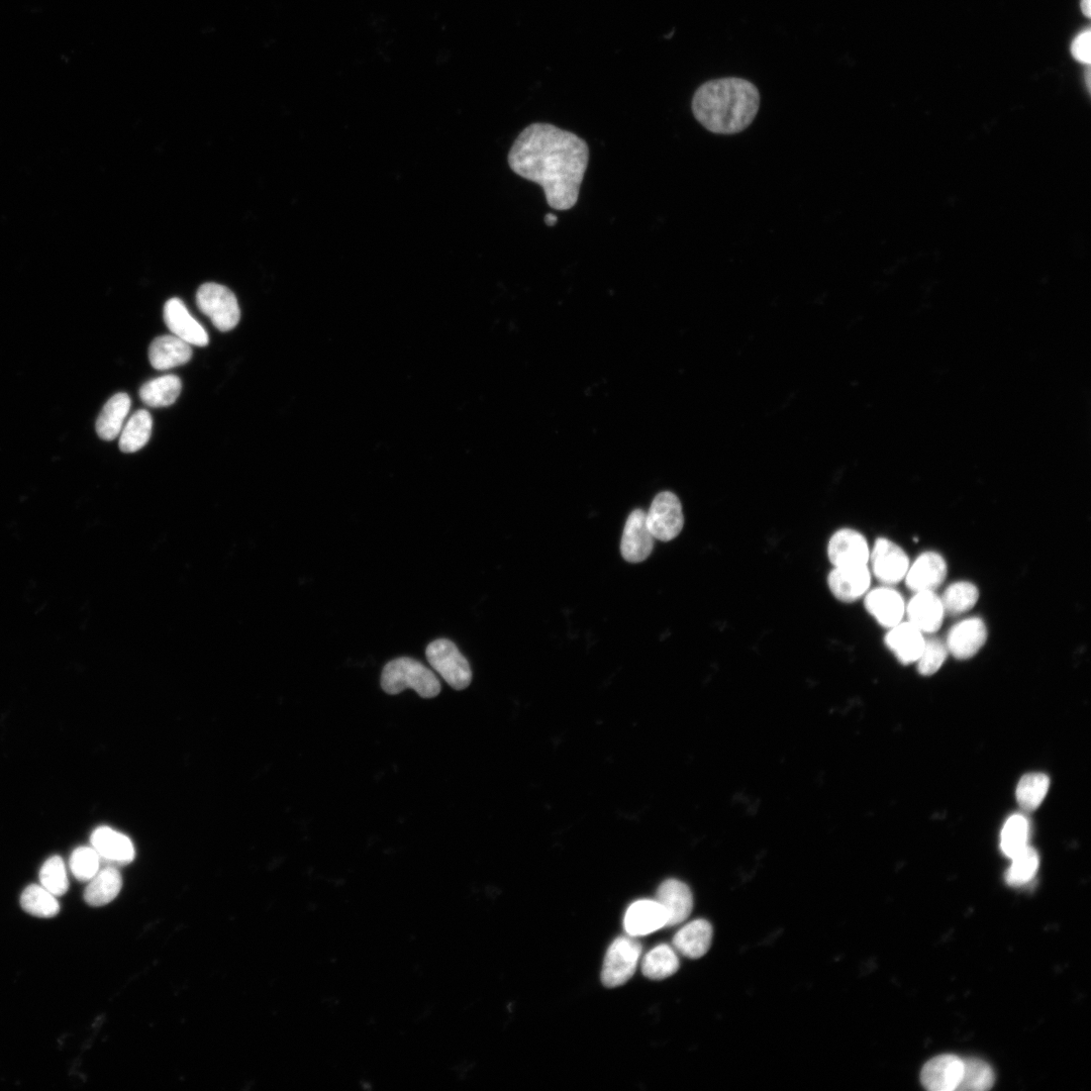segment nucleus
<instances>
[{"mask_svg": "<svg viewBox=\"0 0 1091 1091\" xmlns=\"http://www.w3.org/2000/svg\"><path fill=\"white\" fill-rule=\"evenodd\" d=\"M101 857L94 848L79 847L73 851L69 865L71 872L79 881H89L99 871Z\"/></svg>", "mask_w": 1091, "mask_h": 1091, "instance_id": "c9c22d12", "label": "nucleus"}, {"mask_svg": "<svg viewBox=\"0 0 1091 1091\" xmlns=\"http://www.w3.org/2000/svg\"><path fill=\"white\" fill-rule=\"evenodd\" d=\"M646 521L654 539L662 542L675 539L684 526L682 506L676 495L669 491L659 493L647 513Z\"/></svg>", "mask_w": 1091, "mask_h": 1091, "instance_id": "6e6552de", "label": "nucleus"}, {"mask_svg": "<svg viewBox=\"0 0 1091 1091\" xmlns=\"http://www.w3.org/2000/svg\"><path fill=\"white\" fill-rule=\"evenodd\" d=\"M1040 864L1037 851L1029 845L1012 858V865L1006 872L1009 885L1018 887L1029 883L1036 875Z\"/></svg>", "mask_w": 1091, "mask_h": 1091, "instance_id": "72a5a7b5", "label": "nucleus"}, {"mask_svg": "<svg viewBox=\"0 0 1091 1091\" xmlns=\"http://www.w3.org/2000/svg\"><path fill=\"white\" fill-rule=\"evenodd\" d=\"M963 1075V1059L945 1054L930 1060L923 1068V1085L932 1091L957 1090Z\"/></svg>", "mask_w": 1091, "mask_h": 1091, "instance_id": "f3484780", "label": "nucleus"}, {"mask_svg": "<svg viewBox=\"0 0 1091 1091\" xmlns=\"http://www.w3.org/2000/svg\"><path fill=\"white\" fill-rule=\"evenodd\" d=\"M713 941V927L706 920H696L681 928L673 938L677 953L690 959L705 956Z\"/></svg>", "mask_w": 1091, "mask_h": 1091, "instance_id": "4be33fe9", "label": "nucleus"}, {"mask_svg": "<svg viewBox=\"0 0 1091 1091\" xmlns=\"http://www.w3.org/2000/svg\"><path fill=\"white\" fill-rule=\"evenodd\" d=\"M153 429V420L149 412H136L123 428L120 437V449L124 453H135L149 442Z\"/></svg>", "mask_w": 1091, "mask_h": 1091, "instance_id": "cd10ccee", "label": "nucleus"}, {"mask_svg": "<svg viewBox=\"0 0 1091 1091\" xmlns=\"http://www.w3.org/2000/svg\"><path fill=\"white\" fill-rule=\"evenodd\" d=\"M643 952L642 944L632 936H621L610 946L603 966L602 982L614 988L626 984L635 974Z\"/></svg>", "mask_w": 1091, "mask_h": 1091, "instance_id": "39448f33", "label": "nucleus"}, {"mask_svg": "<svg viewBox=\"0 0 1091 1091\" xmlns=\"http://www.w3.org/2000/svg\"><path fill=\"white\" fill-rule=\"evenodd\" d=\"M53 894L42 885L32 884L22 894L21 906L28 914L42 919H51L60 912V905Z\"/></svg>", "mask_w": 1091, "mask_h": 1091, "instance_id": "c756f323", "label": "nucleus"}, {"mask_svg": "<svg viewBox=\"0 0 1091 1091\" xmlns=\"http://www.w3.org/2000/svg\"><path fill=\"white\" fill-rule=\"evenodd\" d=\"M646 517L647 514L643 510H636L627 520L621 552L624 559L630 563L645 561L654 549L655 539L648 528Z\"/></svg>", "mask_w": 1091, "mask_h": 1091, "instance_id": "ddd939ff", "label": "nucleus"}, {"mask_svg": "<svg viewBox=\"0 0 1091 1091\" xmlns=\"http://www.w3.org/2000/svg\"><path fill=\"white\" fill-rule=\"evenodd\" d=\"M91 844L101 859L115 864H128L135 858L132 841L109 828L99 827L91 835Z\"/></svg>", "mask_w": 1091, "mask_h": 1091, "instance_id": "412c9836", "label": "nucleus"}, {"mask_svg": "<svg viewBox=\"0 0 1091 1091\" xmlns=\"http://www.w3.org/2000/svg\"><path fill=\"white\" fill-rule=\"evenodd\" d=\"M667 916L656 900H641L627 910L624 927L627 935L639 938L666 927Z\"/></svg>", "mask_w": 1091, "mask_h": 1091, "instance_id": "6ab92c4d", "label": "nucleus"}, {"mask_svg": "<svg viewBox=\"0 0 1091 1091\" xmlns=\"http://www.w3.org/2000/svg\"><path fill=\"white\" fill-rule=\"evenodd\" d=\"M987 640V628L984 621L971 617L954 625L947 636L948 652L958 660H967L975 656Z\"/></svg>", "mask_w": 1091, "mask_h": 1091, "instance_id": "9b49d317", "label": "nucleus"}, {"mask_svg": "<svg viewBox=\"0 0 1091 1091\" xmlns=\"http://www.w3.org/2000/svg\"><path fill=\"white\" fill-rule=\"evenodd\" d=\"M1090 42L1091 36L1089 31H1085L1079 34L1071 45L1072 56L1079 62L1090 64Z\"/></svg>", "mask_w": 1091, "mask_h": 1091, "instance_id": "4c0bfd02", "label": "nucleus"}, {"mask_svg": "<svg viewBox=\"0 0 1091 1091\" xmlns=\"http://www.w3.org/2000/svg\"><path fill=\"white\" fill-rule=\"evenodd\" d=\"M1086 84H1087V87H1088V88H1090V72H1089V68H1087V70H1086Z\"/></svg>", "mask_w": 1091, "mask_h": 1091, "instance_id": "a19ab883", "label": "nucleus"}, {"mask_svg": "<svg viewBox=\"0 0 1091 1091\" xmlns=\"http://www.w3.org/2000/svg\"><path fill=\"white\" fill-rule=\"evenodd\" d=\"M946 614L958 616L968 613L979 600V590L971 582L958 581L947 587L941 597Z\"/></svg>", "mask_w": 1091, "mask_h": 1091, "instance_id": "c85d7f7f", "label": "nucleus"}, {"mask_svg": "<svg viewBox=\"0 0 1091 1091\" xmlns=\"http://www.w3.org/2000/svg\"><path fill=\"white\" fill-rule=\"evenodd\" d=\"M870 584L868 565L834 567L828 576V585L834 597L847 604L863 598Z\"/></svg>", "mask_w": 1091, "mask_h": 1091, "instance_id": "f8f14e48", "label": "nucleus"}, {"mask_svg": "<svg viewBox=\"0 0 1091 1091\" xmlns=\"http://www.w3.org/2000/svg\"><path fill=\"white\" fill-rule=\"evenodd\" d=\"M1090 2H1091V0H1081V3H1080L1081 11H1082L1083 15L1086 18H1090V16H1091Z\"/></svg>", "mask_w": 1091, "mask_h": 1091, "instance_id": "58836bf2", "label": "nucleus"}, {"mask_svg": "<svg viewBox=\"0 0 1091 1091\" xmlns=\"http://www.w3.org/2000/svg\"><path fill=\"white\" fill-rule=\"evenodd\" d=\"M885 644L896 655L898 660L905 664L917 663L920 658L926 639L917 627L910 622H902L890 628L885 636Z\"/></svg>", "mask_w": 1091, "mask_h": 1091, "instance_id": "aec40b11", "label": "nucleus"}, {"mask_svg": "<svg viewBox=\"0 0 1091 1091\" xmlns=\"http://www.w3.org/2000/svg\"><path fill=\"white\" fill-rule=\"evenodd\" d=\"M123 886L121 873L115 867L98 871L89 880L84 891V900L91 907H103L112 903L120 894Z\"/></svg>", "mask_w": 1091, "mask_h": 1091, "instance_id": "b1692460", "label": "nucleus"}, {"mask_svg": "<svg viewBox=\"0 0 1091 1091\" xmlns=\"http://www.w3.org/2000/svg\"><path fill=\"white\" fill-rule=\"evenodd\" d=\"M995 1084V1073L981 1059H963V1075L957 1090L984 1091Z\"/></svg>", "mask_w": 1091, "mask_h": 1091, "instance_id": "2f4dec72", "label": "nucleus"}, {"mask_svg": "<svg viewBox=\"0 0 1091 1091\" xmlns=\"http://www.w3.org/2000/svg\"><path fill=\"white\" fill-rule=\"evenodd\" d=\"M426 655L430 665L452 688L463 690L470 685V664L453 642L436 640L427 647Z\"/></svg>", "mask_w": 1091, "mask_h": 1091, "instance_id": "423d86ee", "label": "nucleus"}, {"mask_svg": "<svg viewBox=\"0 0 1091 1091\" xmlns=\"http://www.w3.org/2000/svg\"><path fill=\"white\" fill-rule=\"evenodd\" d=\"M871 573L884 585H896L905 580L911 565L909 556L898 544L885 539L876 540L870 551Z\"/></svg>", "mask_w": 1091, "mask_h": 1091, "instance_id": "0eeeda50", "label": "nucleus"}, {"mask_svg": "<svg viewBox=\"0 0 1091 1091\" xmlns=\"http://www.w3.org/2000/svg\"><path fill=\"white\" fill-rule=\"evenodd\" d=\"M656 901L666 913V927L683 923L693 909V897L689 887L676 879H668L659 886Z\"/></svg>", "mask_w": 1091, "mask_h": 1091, "instance_id": "a211bd4d", "label": "nucleus"}, {"mask_svg": "<svg viewBox=\"0 0 1091 1091\" xmlns=\"http://www.w3.org/2000/svg\"><path fill=\"white\" fill-rule=\"evenodd\" d=\"M1030 825L1023 815L1017 814L1006 822L1001 838L1003 853L1013 858L1028 846Z\"/></svg>", "mask_w": 1091, "mask_h": 1091, "instance_id": "473e14b6", "label": "nucleus"}, {"mask_svg": "<svg viewBox=\"0 0 1091 1091\" xmlns=\"http://www.w3.org/2000/svg\"><path fill=\"white\" fill-rule=\"evenodd\" d=\"M381 687L391 696L411 688L423 699H434L441 692V683L435 673L423 663L409 657L394 659L385 665L381 675Z\"/></svg>", "mask_w": 1091, "mask_h": 1091, "instance_id": "7ed1b4c3", "label": "nucleus"}, {"mask_svg": "<svg viewBox=\"0 0 1091 1091\" xmlns=\"http://www.w3.org/2000/svg\"><path fill=\"white\" fill-rule=\"evenodd\" d=\"M869 556L868 542L856 530L841 529L829 541L828 557L834 567L868 565Z\"/></svg>", "mask_w": 1091, "mask_h": 1091, "instance_id": "9d476101", "label": "nucleus"}, {"mask_svg": "<svg viewBox=\"0 0 1091 1091\" xmlns=\"http://www.w3.org/2000/svg\"><path fill=\"white\" fill-rule=\"evenodd\" d=\"M908 622L922 633L937 632L946 615L941 597L935 591H918L906 606Z\"/></svg>", "mask_w": 1091, "mask_h": 1091, "instance_id": "4468645a", "label": "nucleus"}, {"mask_svg": "<svg viewBox=\"0 0 1091 1091\" xmlns=\"http://www.w3.org/2000/svg\"><path fill=\"white\" fill-rule=\"evenodd\" d=\"M948 567L939 553L928 551L921 554L910 565L905 581L914 592L935 591L947 577Z\"/></svg>", "mask_w": 1091, "mask_h": 1091, "instance_id": "2eb2a0df", "label": "nucleus"}, {"mask_svg": "<svg viewBox=\"0 0 1091 1091\" xmlns=\"http://www.w3.org/2000/svg\"><path fill=\"white\" fill-rule=\"evenodd\" d=\"M557 222H558V218L555 215H553V214L546 215L545 223H546L547 226L553 227V226H555L557 224Z\"/></svg>", "mask_w": 1091, "mask_h": 1091, "instance_id": "ea45409f", "label": "nucleus"}, {"mask_svg": "<svg viewBox=\"0 0 1091 1091\" xmlns=\"http://www.w3.org/2000/svg\"><path fill=\"white\" fill-rule=\"evenodd\" d=\"M760 108V93L750 81L728 77L704 83L694 93V118L708 131L735 135L746 130Z\"/></svg>", "mask_w": 1091, "mask_h": 1091, "instance_id": "f03ea898", "label": "nucleus"}, {"mask_svg": "<svg viewBox=\"0 0 1091 1091\" xmlns=\"http://www.w3.org/2000/svg\"><path fill=\"white\" fill-rule=\"evenodd\" d=\"M196 304L221 332L235 329L241 311L234 292L218 283H206L197 290Z\"/></svg>", "mask_w": 1091, "mask_h": 1091, "instance_id": "20e7f679", "label": "nucleus"}, {"mask_svg": "<svg viewBox=\"0 0 1091 1091\" xmlns=\"http://www.w3.org/2000/svg\"><path fill=\"white\" fill-rule=\"evenodd\" d=\"M1050 779L1043 773H1030L1022 777L1017 787V801L1026 812L1036 811L1047 796Z\"/></svg>", "mask_w": 1091, "mask_h": 1091, "instance_id": "7c9ffc66", "label": "nucleus"}, {"mask_svg": "<svg viewBox=\"0 0 1091 1091\" xmlns=\"http://www.w3.org/2000/svg\"><path fill=\"white\" fill-rule=\"evenodd\" d=\"M679 965L676 950L667 944H661L644 956L642 972L649 979L662 980L675 974Z\"/></svg>", "mask_w": 1091, "mask_h": 1091, "instance_id": "bb28decb", "label": "nucleus"}, {"mask_svg": "<svg viewBox=\"0 0 1091 1091\" xmlns=\"http://www.w3.org/2000/svg\"><path fill=\"white\" fill-rule=\"evenodd\" d=\"M131 399L127 393H118L106 404L96 421V433L105 441L115 440L122 432L125 420L131 410Z\"/></svg>", "mask_w": 1091, "mask_h": 1091, "instance_id": "393cba45", "label": "nucleus"}, {"mask_svg": "<svg viewBox=\"0 0 1091 1091\" xmlns=\"http://www.w3.org/2000/svg\"><path fill=\"white\" fill-rule=\"evenodd\" d=\"M164 321L168 329L179 339L198 347H206L210 338L205 328L188 312L179 299L169 300L164 307Z\"/></svg>", "mask_w": 1091, "mask_h": 1091, "instance_id": "dca6fc26", "label": "nucleus"}, {"mask_svg": "<svg viewBox=\"0 0 1091 1091\" xmlns=\"http://www.w3.org/2000/svg\"><path fill=\"white\" fill-rule=\"evenodd\" d=\"M589 161L586 142L553 125L536 123L514 143L509 164L521 177L542 186L548 205L558 211L575 207Z\"/></svg>", "mask_w": 1091, "mask_h": 1091, "instance_id": "f257e3e1", "label": "nucleus"}, {"mask_svg": "<svg viewBox=\"0 0 1091 1091\" xmlns=\"http://www.w3.org/2000/svg\"><path fill=\"white\" fill-rule=\"evenodd\" d=\"M945 643L938 639L926 640L922 654L918 659V670L924 676L938 672L948 657Z\"/></svg>", "mask_w": 1091, "mask_h": 1091, "instance_id": "e433bc0d", "label": "nucleus"}, {"mask_svg": "<svg viewBox=\"0 0 1091 1091\" xmlns=\"http://www.w3.org/2000/svg\"><path fill=\"white\" fill-rule=\"evenodd\" d=\"M41 885L55 897H62L69 888L67 870L60 856L49 858L40 871Z\"/></svg>", "mask_w": 1091, "mask_h": 1091, "instance_id": "f704fd0d", "label": "nucleus"}, {"mask_svg": "<svg viewBox=\"0 0 1091 1091\" xmlns=\"http://www.w3.org/2000/svg\"><path fill=\"white\" fill-rule=\"evenodd\" d=\"M192 358L191 346L176 336L156 338L149 349V359L157 370L184 365Z\"/></svg>", "mask_w": 1091, "mask_h": 1091, "instance_id": "5701e85b", "label": "nucleus"}, {"mask_svg": "<svg viewBox=\"0 0 1091 1091\" xmlns=\"http://www.w3.org/2000/svg\"><path fill=\"white\" fill-rule=\"evenodd\" d=\"M903 595L889 585L877 587L865 594V608L879 625L890 629L902 623L906 615Z\"/></svg>", "mask_w": 1091, "mask_h": 1091, "instance_id": "1a4fd4ad", "label": "nucleus"}, {"mask_svg": "<svg viewBox=\"0 0 1091 1091\" xmlns=\"http://www.w3.org/2000/svg\"><path fill=\"white\" fill-rule=\"evenodd\" d=\"M181 387L177 376L165 375L145 383L140 389V398L151 408L169 407L178 399Z\"/></svg>", "mask_w": 1091, "mask_h": 1091, "instance_id": "a878e982", "label": "nucleus"}]
</instances>
